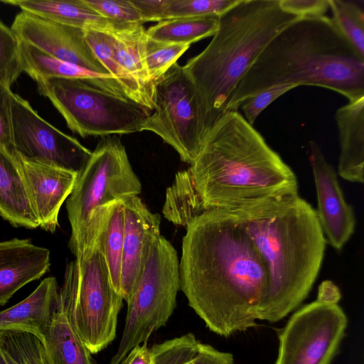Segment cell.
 Returning a JSON list of instances; mask_svg holds the SVG:
<instances>
[{"instance_id":"e575fe53","label":"cell","mask_w":364,"mask_h":364,"mask_svg":"<svg viewBox=\"0 0 364 364\" xmlns=\"http://www.w3.org/2000/svg\"><path fill=\"white\" fill-rule=\"evenodd\" d=\"M295 88L290 85H281L264 90L245 100L240 106L243 117L253 125L259 114L276 99Z\"/></svg>"},{"instance_id":"52a82bcc","label":"cell","mask_w":364,"mask_h":364,"mask_svg":"<svg viewBox=\"0 0 364 364\" xmlns=\"http://www.w3.org/2000/svg\"><path fill=\"white\" fill-rule=\"evenodd\" d=\"M93 245L85 259L66 265L59 303L88 350L96 354L115 338L123 298L112 284L102 252Z\"/></svg>"},{"instance_id":"484cf974","label":"cell","mask_w":364,"mask_h":364,"mask_svg":"<svg viewBox=\"0 0 364 364\" xmlns=\"http://www.w3.org/2000/svg\"><path fill=\"white\" fill-rule=\"evenodd\" d=\"M48 364H95L59 303L42 340Z\"/></svg>"},{"instance_id":"9a60e30c","label":"cell","mask_w":364,"mask_h":364,"mask_svg":"<svg viewBox=\"0 0 364 364\" xmlns=\"http://www.w3.org/2000/svg\"><path fill=\"white\" fill-rule=\"evenodd\" d=\"M14 159L37 215L39 227L54 232L58 227L60 209L70 195L79 173L25 158L17 151Z\"/></svg>"},{"instance_id":"d4e9b609","label":"cell","mask_w":364,"mask_h":364,"mask_svg":"<svg viewBox=\"0 0 364 364\" xmlns=\"http://www.w3.org/2000/svg\"><path fill=\"white\" fill-rule=\"evenodd\" d=\"M151 364H234L232 355L201 343L191 333L149 348Z\"/></svg>"},{"instance_id":"83f0119b","label":"cell","mask_w":364,"mask_h":364,"mask_svg":"<svg viewBox=\"0 0 364 364\" xmlns=\"http://www.w3.org/2000/svg\"><path fill=\"white\" fill-rule=\"evenodd\" d=\"M218 27V17L178 18L158 22L146 30L155 41L190 44L213 36Z\"/></svg>"},{"instance_id":"ac0fdd59","label":"cell","mask_w":364,"mask_h":364,"mask_svg":"<svg viewBox=\"0 0 364 364\" xmlns=\"http://www.w3.org/2000/svg\"><path fill=\"white\" fill-rule=\"evenodd\" d=\"M58 299L56 279H44L25 299L0 311V331L28 332L42 341L53 321Z\"/></svg>"},{"instance_id":"ffe728a7","label":"cell","mask_w":364,"mask_h":364,"mask_svg":"<svg viewBox=\"0 0 364 364\" xmlns=\"http://www.w3.org/2000/svg\"><path fill=\"white\" fill-rule=\"evenodd\" d=\"M19 58L22 71L35 81L49 77L80 79L105 91L126 97L112 76L59 60L21 41Z\"/></svg>"},{"instance_id":"f546056e","label":"cell","mask_w":364,"mask_h":364,"mask_svg":"<svg viewBox=\"0 0 364 364\" xmlns=\"http://www.w3.org/2000/svg\"><path fill=\"white\" fill-rule=\"evenodd\" d=\"M331 19L342 35L364 58V10L358 2L328 0Z\"/></svg>"},{"instance_id":"74e56055","label":"cell","mask_w":364,"mask_h":364,"mask_svg":"<svg viewBox=\"0 0 364 364\" xmlns=\"http://www.w3.org/2000/svg\"><path fill=\"white\" fill-rule=\"evenodd\" d=\"M171 0H131L143 23L165 20L166 9Z\"/></svg>"},{"instance_id":"4dcf8cb0","label":"cell","mask_w":364,"mask_h":364,"mask_svg":"<svg viewBox=\"0 0 364 364\" xmlns=\"http://www.w3.org/2000/svg\"><path fill=\"white\" fill-rule=\"evenodd\" d=\"M190 44L168 43L146 36L144 58L149 77L154 83L161 78L189 48Z\"/></svg>"},{"instance_id":"4fadbf2b","label":"cell","mask_w":364,"mask_h":364,"mask_svg":"<svg viewBox=\"0 0 364 364\" xmlns=\"http://www.w3.org/2000/svg\"><path fill=\"white\" fill-rule=\"evenodd\" d=\"M11 29L20 41L55 58L110 75L87 44L85 29L55 23L24 11L16 16Z\"/></svg>"},{"instance_id":"5bb4252c","label":"cell","mask_w":364,"mask_h":364,"mask_svg":"<svg viewBox=\"0 0 364 364\" xmlns=\"http://www.w3.org/2000/svg\"><path fill=\"white\" fill-rule=\"evenodd\" d=\"M309 144L317 197L316 213L326 242L341 250L354 232V211L346 200L336 172L326 161L319 145L314 141Z\"/></svg>"},{"instance_id":"9c48e42d","label":"cell","mask_w":364,"mask_h":364,"mask_svg":"<svg viewBox=\"0 0 364 364\" xmlns=\"http://www.w3.org/2000/svg\"><path fill=\"white\" fill-rule=\"evenodd\" d=\"M180 289L179 259L171 243L160 235L152 244L143 272L129 299L122 336L109 364H120L135 346L147 343L166 325Z\"/></svg>"},{"instance_id":"2e32d148","label":"cell","mask_w":364,"mask_h":364,"mask_svg":"<svg viewBox=\"0 0 364 364\" xmlns=\"http://www.w3.org/2000/svg\"><path fill=\"white\" fill-rule=\"evenodd\" d=\"M124 239L120 294L127 302L139 281L153 242L161 235V216L152 213L138 196L122 199Z\"/></svg>"},{"instance_id":"d6986e66","label":"cell","mask_w":364,"mask_h":364,"mask_svg":"<svg viewBox=\"0 0 364 364\" xmlns=\"http://www.w3.org/2000/svg\"><path fill=\"white\" fill-rule=\"evenodd\" d=\"M340 156L338 172L343 179L363 182L364 97L349 102L336 112Z\"/></svg>"},{"instance_id":"836d02e7","label":"cell","mask_w":364,"mask_h":364,"mask_svg":"<svg viewBox=\"0 0 364 364\" xmlns=\"http://www.w3.org/2000/svg\"><path fill=\"white\" fill-rule=\"evenodd\" d=\"M82 1L117 26L144 23L131 0H82Z\"/></svg>"},{"instance_id":"f1b7e54d","label":"cell","mask_w":364,"mask_h":364,"mask_svg":"<svg viewBox=\"0 0 364 364\" xmlns=\"http://www.w3.org/2000/svg\"><path fill=\"white\" fill-rule=\"evenodd\" d=\"M0 364H48L42 341L31 333L0 331Z\"/></svg>"},{"instance_id":"1f68e13d","label":"cell","mask_w":364,"mask_h":364,"mask_svg":"<svg viewBox=\"0 0 364 364\" xmlns=\"http://www.w3.org/2000/svg\"><path fill=\"white\" fill-rule=\"evenodd\" d=\"M240 0H171L165 20L178 18L219 17Z\"/></svg>"},{"instance_id":"ba28073f","label":"cell","mask_w":364,"mask_h":364,"mask_svg":"<svg viewBox=\"0 0 364 364\" xmlns=\"http://www.w3.org/2000/svg\"><path fill=\"white\" fill-rule=\"evenodd\" d=\"M64 118L68 127L82 137L140 132L151 111L129 98L105 91L75 78L49 77L36 81Z\"/></svg>"},{"instance_id":"3957f363","label":"cell","mask_w":364,"mask_h":364,"mask_svg":"<svg viewBox=\"0 0 364 364\" xmlns=\"http://www.w3.org/2000/svg\"><path fill=\"white\" fill-rule=\"evenodd\" d=\"M229 212L250 235L267 267L257 319L278 321L307 297L319 273L326 239L316 210L296 193Z\"/></svg>"},{"instance_id":"cb8c5ba5","label":"cell","mask_w":364,"mask_h":364,"mask_svg":"<svg viewBox=\"0 0 364 364\" xmlns=\"http://www.w3.org/2000/svg\"><path fill=\"white\" fill-rule=\"evenodd\" d=\"M110 33L119 64L136 81L153 106L154 83L149 77L144 58L146 29L140 24L119 26Z\"/></svg>"},{"instance_id":"4316f807","label":"cell","mask_w":364,"mask_h":364,"mask_svg":"<svg viewBox=\"0 0 364 364\" xmlns=\"http://www.w3.org/2000/svg\"><path fill=\"white\" fill-rule=\"evenodd\" d=\"M85 36L96 58L114 79L124 95L151 112L153 106L144 96L139 85L119 64L115 56L114 38L111 33L85 29Z\"/></svg>"},{"instance_id":"277c9868","label":"cell","mask_w":364,"mask_h":364,"mask_svg":"<svg viewBox=\"0 0 364 364\" xmlns=\"http://www.w3.org/2000/svg\"><path fill=\"white\" fill-rule=\"evenodd\" d=\"M281 85L325 87L353 101L364 97V58L331 18H300L263 50L237 84L227 111L237 110L245 100Z\"/></svg>"},{"instance_id":"d590c367","label":"cell","mask_w":364,"mask_h":364,"mask_svg":"<svg viewBox=\"0 0 364 364\" xmlns=\"http://www.w3.org/2000/svg\"><path fill=\"white\" fill-rule=\"evenodd\" d=\"M13 95L11 88L0 82V148L14 158L16 149L11 118Z\"/></svg>"},{"instance_id":"44dd1931","label":"cell","mask_w":364,"mask_h":364,"mask_svg":"<svg viewBox=\"0 0 364 364\" xmlns=\"http://www.w3.org/2000/svg\"><path fill=\"white\" fill-rule=\"evenodd\" d=\"M91 230L93 245L95 243L102 252L112 284L120 294L124 239V215L121 199L106 205L94 213Z\"/></svg>"},{"instance_id":"30bf717a","label":"cell","mask_w":364,"mask_h":364,"mask_svg":"<svg viewBox=\"0 0 364 364\" xmlns=\"http://www.w3.org/2000/svg\"><path fill=\"white\" fill-rule=\"evenodd\" d=\"M341 293L331 281L319 286L316 299L296 311L279 335L275 364H330L347 326L338 305Z\"/></svg>"},{"instance_id":"8d00e7d4","label":"cell","mask_w":364,"mask_h":364,"mask_svg":"<svg viewBox=\"0 0 364 364\" xmlns=\"http://www.w3.org/2000/svg\"><path fill=\"white\" fill-rule=\"evenodd\" d=\"M281 8L300 17L325 16L329 9L328 0H279Z\"/></svg>"},{"instance_id":"8fae6325","label":"cell","mask_w":364,"mask_h":364,"mask_svg":"<svg viewBox=\"0 0 364 364\" xmlns=\"http://www.w3.org/2000/svg\"><path fill=\"white\" fill-rule=\"evenodd\" d=\"M151 112L139 131L157 134L191 165L202 149L205 134L196 90L178 63L154 82Z\"/></svg>"},{"instance_id":"7a4b0ae2","label":"cell","mask_w":364,"mask_h":364,"mask_svg":"<svg viewBox=\"0 0 364 364\" xmlns=\"http://www.w3.org/2000/svg\"><path fill=\"white\" fill-rule=\"evenodd\" d=\"M186 228L179 278L189 306L220 336L255 326L267 270L239 219L227 210H210Z\"/></svg>"},{"instance_id":"8992f818","label":"cell","mask_w":364,"mask_h":364,"mask_svg":"<svg viewBox=\"0 0 364 364\" xmlns=\"http://www.w3.org/2000/svg\"><path fill=\"white\" fill-rule=\"evenodd\" d=\"M141 191L140 180L120 138L102 137L66 200L71 227L69 247L76 260L83 259L90 251V223L95 211L124 196H138Z\"/></svg>"},{"instance_id":"6da1fadb","label":"cell","mask_w":364,"mask_h":364,"mask_svg":"<svg viewBox=\"0 0 364 364\" xmlns=\"http://www.w3.org/2000/svg\"><path fill=\"white\" fill-rule=\"evenodd\" d=\"M296 193L291 168L237 110H228L206 133L193 163L175 175L165 199L170 212L188 223L206 211Z\"/></svg>"},{"instance_id":"f35d334b","label":"cell","mask_w":364,"mask_h":364,"mask_svg":"<svg viewBox=\"0 0 364 364\" xmlns=\"http://www.w3.org/2000/svg\"><path fill=\"white\" fill-rule=\"evenodd\" d=\"M120 364H151V353L146 343L133 348Z\"/></svg>"},{"instance_id":"5b68a950","label":"cell","mask_w":364,"mask_h":364,"mask_svg":"<svg viewBox=\"0 0 364 364\" xmlns=\"http://www.w3.org/2000/svg\"><path fill=\"white\" fill-rule=\"evenodd\" d=\"M300 18L283 10L279 0H240L218 17L210 42L183 66L198 96L205 136L266 46Z\"/></svg>"},{"instance_id":"7c38bea8","label":"cell","mask_w":364,"mask_h":364,"mask_svg":"<svg viewBox=\"0 0 364 364\" xmlns=\"http://www.w3.org/2000/svg\"><path fill=\"white\" fill-rule=\"evenodd\" d=\"M16 151L25 158L80 172L92 151L46 122L29 102L14 93L11 102Z\"/></svg>"},{"instance_id":"7402d4cb","label":"cell","mask_w":364,"mask_h":364,"mask_svg":"<svg viewBox=\"0 0 364 364\" xmlns=\"http://www.w3.org/2000/svg\"><path fill=\"white\" fill-rule=\"evenodd\" d=\"M0 215L14 227H39L16 163L0 148Z\"/></svg>"},{"instance_id":"d6a6232c","label":"cell","mask_w":364,"mask_h":364,"mask_svg":"<svg viewBox=\"0 0 364 364\" xmlns=\"http://www.w3.org/2000/svg\"><path fill=\"white\" fill-rule=\"evenodd\" d=\"M19 44L13 31L0 21V82L9 88L23 72Z\"/></svg>"},{"instance_id":"e0dca14e","label":"cell","mask_w":364,"mask_h":364,"mask_svg":"<svg viewBox=\"0 0 364 364\" xmlns=\"http://www.w3.org/2000/svg\"><path fill=\"white\" fill-rule=\"evenodd\" d=\"M50 266V250L29 239L0 241V306L26 284L40 279Z\"/></svg>"},{"instance_id":"603a6c76","label":"cell","mask_w":364,"mask_h":364,"mask_svg":"<svg viewBox=\"0 0 364 364\" xmlns=\"http://www.w3.org/2000/svg\"><path fill=\"white\" fill-rule=\"evenodd\" d=\"M22 11L63 25L110 32L117 26L99 15L82 0H1Z\"/></svg>"}]
</instances>
